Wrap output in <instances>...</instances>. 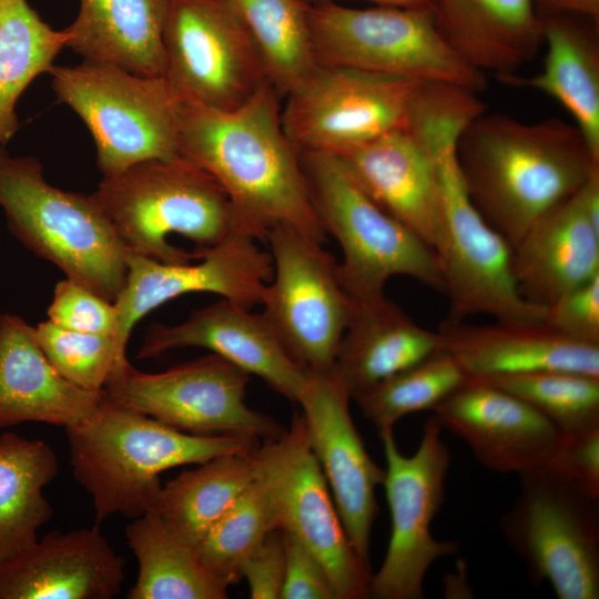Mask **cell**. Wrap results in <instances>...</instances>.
Returning a JSON list of instances; mask_svg holds the SVG:
<instances>
[{
	"instance_id": "6da1fadb",
	"label": "cell",
	"mask_w": 599,
	"mask_h": 599,
	"mask_svg": "<svg viewBox=\"0 0 599 599\" xmlns=\"http://www.w3.org/2000/svg\"><path fill=\"white\" fill-rule=\"evenodd\" d=\"M180 154L224 189L242 232L261 242L287 226L326 241L301 153L282 124L281 94L268 81L232 110L183 99Z\"/></svg>"
},
{
	"instance_id": "7a4b0ae2",
	"label": "cell",
	"mask_w": 599,
	"mask_h": 599,
	"mask_svg": "<svg viewBox=\"0 0 599 599\" xmlns=\"http://www.w3.org/2000/svg\"><path fill=\"white\" fill-rule=\"evenodd\" d=\"M456 160L471 203L512 247L599 171V159L573 123L524 122L486 111L459 133Z\"/></svg>"
},
{
	"instance_id": "3957f363",
	"label": "cell",
	"mask_w": 599,
	"mask_h": 599,
	"mask_svg": "<svg viewBox=\"0 0 599 599\" xmlns=\"http://www.w3.org/2000/svg\"><path fill=\"white\" fill-rule=\"evenodd\" d=\"M65 433L73 476L90 495L99 526L114 515L133 519L149 511L167 469L260 447L254 436L182 432L105 398Z\"/></svg>"
},
{
	"instance_id": "277c9868",
	"label": "cell",
	"mask_w": 599,
	"mask_h": 599,
	"mask_svg": "<svg viewBox=\"0 0 599 599\" xmlns=\"http://www.w3.org/2000/svg\"><path fill=\"white\" fill-rule=\"evenodd\" d=\"M128 253L162 263H186L240 231L224 189L184 158L153 159L102 176L90 194Z\"/></svg>"
},
{
	"instance_id": "5b68a950",
	"label": "cell",
	"mask_w": 599,
	"mask_h": 599,
	"mask_svg": "<svg viewBox=\"0 0 599 599\" xmlns=\"http://www.w3.org/2000/svg\"><path fill=\"white\" fill-rule=\"evenodd\" d=\"M0 207L9 231L29 251L116 301L126 283L128 251L90 194L51 185L37 158L0 146Z\"/></svg>"
},
{
	"instance_id": "8992f818",
	"label": "cell",
	"mask_w": 599,
	"mask_h": 599,
	"mask_svg": "<svg viewBox=\"0 0 599 599\" xmlns=\"http://www.w3.org/2000/svg\"><path fill=\"white\" fill-rule=\"evenodd\" d=\"M301 160L319 221L342 250L337 277L355 302L384 296L385 285L394 276L445 292L437 253L386 212L339 156L301 152Z\"/></svg>"
},
{
	"instance_id": "52a82bcc",
	"label": "cell",
	"mask_w": 599,
	"mask_h": 599,
	"mask_svg": "<svg viewBox=\"0 0 599 599\" xmlns=\"http://www.w3.org/2000/svg\"><path fill=\"white\" fill-rule=\"evenodd\" d=\"M52 90L87 125L102 176L180 155L183 98L164 77L83 60L53 65Z\"/></svg>"
},
{
	"instance_id": "ba28073f",
	"label": "cell",
	"mask_w": 599,
	"mask_h": 599,
	"mask_svg": "<svg viewBox=\"0 0 599 599\" xmlns=\"http://www.w3.org/2000/svg\"><path fill=\"white\" fill-rule=\"evenodd\" d=\"M464 123L444 119L429 129L441 191L445 241L439 258L449 319L488 315L499 322H541L546 307L527 301L512 270V246L479 214L464 186L456 142Z\"/></svg>"
},
{
	"instance_id": "9c48e42d",
	"label": "cell",
	"mask_w": 599,
	"mask_h": 599,
	"mask_svg": "<svg viewBox=\"0 0 599 599\" xmlns=\"http://www.w3.org/2000/svg\"><path fill=\"white\" fill-rule=\"evenodd\" d=\"M519 493L500 518L506 544L531 582L559 599L599 598V497L548 465L519 475Z\"/></svg>"
},
{
	"instance_id": "30bf717a",
	"label": "cell",
	"mask_w": 599,
	"mask_h": 599,
	"mask_svg": "<svg viewBox=\"0 0 599 599\" xmlns=\"http://www.w3.org/2000/svg\"><path fill=\"white\" fill-rule=\"evenodd\" d=\"M309 20L319 65L445 82L476 93L487 87L486 75L447 45L427 9H357L324 0L311 6Z\"/></svg>"
},
{
	"instance_id": "8fae6325",
	"label": "cell",
	"mask_w": 599,
	"mask_h": 599,
	"mask_svg": "<svg viewBox=\"0 0 599 599\" xmlns=\"http://www.w3.org/2000/svg\"><path fill=\"white\" fill-rule=\"evenodd\" d=\"M434 415L423 426L412 456L398 449L393 429L379 433L386 459L385 487L392 531L384 561L370 581V598L423 599L430 566L458 551L454 541L437 540L430 524L445 500L450 451Z\"/></svg>"
},
{
	"instance_id": "7c38bea8",
	"label": "cell",
	"mask_w": 599,
	"mask_h": 599,
	"mask_svg": "<svg viewBox=\"0 0 599 599\" xmlns=\"http://www.w3.org/2000/svg\"><path fill=\"white\" fill-rule=\"evenodd\" d=\"M273 274L262 314L290 355L307 372L331 370L356 302L336 274L323 243L287 226L265 237Z\"/></svg>"
},
{
	"instance_id": "4fadbf2b",
	"label": "cell",
	"mask_w": 599,
	"mask_h": 599,
	"mask_svg": "<svg viewBox=\"0 0 599 599\" xmlns=\"http://www.w3.org/2000/svg\"><path fill=\"white\" fill-rule=\"evenodd\" d=\"M250 374L211 353L159 373L118 366L104 398L175 429L200 435L242 434L275 439L285 429L245 404Z\"/></svg>"
},
{
	"instance_id": "5bb4252c",
	"label": "cell",
	"mask_w": 599,
	"mask_h": 599,
	"mask_svg": "<svg viewBox=\"0 0 599 599\" xmlns=\"http://www.w3.org/2000/svg\"><path fill=\"white\" fill-rule=\"evenodd\" d=\"M420 82L318 65L285 95L282 124L300 153L342 155L404 128Z\"/></svg>"
},
{
	"instance_id": "9a60e30c",
	"label": "cell",
	"mask_w": 599,
	"mask_h": 599,
	"mask_svg": "<svg viewBox=\"0 0 599 599\" xmlns=\"http://www.w3.org/2000/svg\"><path fill=\"white\" fill-rule=\"evenodd\" d=\"M164 77L183 99L232 110L267 80L258 52L226 0H169Z\"/></svg>"
},
{
	"instance_id": "2e32d148",
	"label": "cell",
	"mask_w": 599,
	"mask_h": 599,
	"mask_svg": "<svg viewBox=\"0 0 599 599\" xmlns=\"http://www.w3.org/2000/svg\"><path fill=\"white\" fill-rule=\"evenodd\" d=\"M258 242L234 231L210 248L195 250L201 253L197 263H162L128 253L126 283L114 302L119 314L114 341L120 353L126 356L132 329L144 315L181 295L205 292L250 309L261 305L273 264Z\"/></svg>"
},
{
	"instance_id": "e0dca14e",
	"label": "cell",
	"mask_w": 599,
	"mask_h": 599,
	"mask_svg": "<svg viewBox=\"0 0 599 599\" xmlns=\"http://www.w3.org/2000/svg\"><path fill=\"white\" fill-rule=\"evenodd\" d=\"M275 476L278 528L295 535L323 564L336 599L370 598V565L353 547L327 481L309 447L303 415L268 439Z\"/></svg>"
},
{
	"instance_id": "ac0fdd59",
	"label": "cell",
	"mask_w": 599,
	"mask_h": 599,
	"mask_svg": "<svg viewBox=\"0 0 599 599\" xmlns=\"http://www.w3.org/2000/svg\"><path fill=\"white\" fill-rule=\"evenodd\" d=\"M352 397L333 370L308 372L297 403L307 440L318 461L345 531L364 561L378 514L375 490L385 469L368 455L351 413Z\"/></svg>"
},
{
	"instance_id": "d6986e66",
	"label": "cell",
	"mask_w": 599,
	"mask_h": 599,
	"mask_svg": "<svg viewBox=\"0 0 599 599\" xmlns=\"http://www.w3.org/2000/svg\"><path fill=\"white\" fill-rule=\"evenodd\" d=\"M443 428L463 439L484 467L517 474L550 458L559 429L516 395L479 378L467 379L434 409Z\"/></svg>"
},
{
	"instance_id": "ffe728a7",
	"label": "cell",
	"mask_w": 599,
	"mask_h": 599,
	"mask_svg": "<svg viewBox=\"0 0 599 599\" xmlns=\"http://www.w3.org/2000/svg\"><path fill=\"white\" fill-rule=\"evenodd\" d=\"M183 347L211 351L262 378L272 389L297 403L308 372L286 351L262 313L221 298L174 325L153 323L136 353L156 358Z\"/></svg>"
},
{
	"instance_id": "44dd1931",
	"label": "cell",
	"mask_w": 599,
	"mask_h": 599,
	"mask_svg": "<svg viewBox=\"0 0 599 599\" xmlns=\"http://www.w3.org/2000/svg\"><path fill=\"white\" fill-rule=\"evenodd\" d=\"M363 189L439 256L445 221L437 160L414 123L337 155Z\"/></svg>"
},
{
	"instance_id": "7402d4cb",
	"label": "cell",
	"mask_w": 599,
	"mask_h": 599,
	"mask_svg": "<svg viewBox=\"0 0 599 599\" xmlns=\"http://www.w3.org/2000/svg\"><path fill=\"white\" fill-rule=\"evenodd\" d=\"M124 569L99 525L53 530L0 565V599H112Z\"/></svg>"
},
{
	"instance_id": "603a6c76",
	"label": "cell",
	"mask_w": 599,
	"mask_h": 599,
	"mask_svg": "<svg viewBox=\"0 0 599 599\" xmlns=\"http://www.w3.org/2000/svg\"><path fill=\"white\" fill-rule=\"evenodd\" d=\"M440 351L467 377L567 370L599 377V345L571 339L541 322L471 325L447 318L437 331Z\"/></svg>"
},
{
	"instance_id": "cb8c5ba5",
	"label": "cell",
	"mask_w": 599,
	"mask_h": 599,
	"mask_svg": "<svg viewBox=\"0 0 599 599\" xmlns=\"http://www.w3.org/2000/svg\"><path fill=\"white\" fill-rule=\"evenodd\" d=\"M103 398V392L80 388L58 373L33 326L0 314V428L26 422L68 428L91 417Z\"/></svg>"
},
{
	"instance_id": "d4e9b609",
	"label": "cell",
	"mask_w": 599,
	"mask_h": 599,
	"mask_svg": "<svg viewBox=\"0 0 599 599\" xmlns=\"http://www.w3.org/2000/svg\"><path fill=\"white\" fill-rule=\"evenodd\" d=\"M427 10L465 63L507 83L542 43L536 0H427Z\"/></svg>"
},
{
	"instance_id": "484cf974",
	"label": "cell",
	"mask_w": 599,
	"mask_h": 599,
	"mask_svg": "<svg viewBox=\"0 0 599 599\" xmlns=\"http://www.w3.org/2000/svg\"><path fill=\"white\" fill-rule=\"evenodd\" d=\"M512 270L520 294L542 307L599 275V225L588 214L581 187L512 247Z\"/></svg>"
},
{
	"instance_id": "4316f807",
	"label": "cell",
	"mask_w": 599,
	"mask_h": 599,
	"mask_svg": "<svg viewBox=\"0 0 599 599\" xmlns=\"http://www.w3.org/2000/svg\"><path fill=\"white\" fill-rule=\"evenodd\" d=\"M440 351V336L417 325L384 296L356 302L333 373L355 395Z\"/></svg>"
},
{
	"instance_id": "83f0119b",
	"label": "cell",
	"mask_w": 599,
	"mask_h": 599,
	"mask_svg": "<svg viewBox=\"0 0 599 599\" xmlns=\"http://www.w3.org/2000/svg\"><path fill=\"white\" fill-rule=\"evenodd\" d=\"M539 17L547 49L544 68L509 84L529 87L561 103L599 159V21L564 12Z\"/></svg>"
},
{
	"instance_id": "f1b7e54d",
	"label": "cell",
	"mask_w": 599,
	"mask_h": 599,
	"mask_svg": "<svg viewBox=\"0 0 599 599\" xmlns=\"http://www.w3.org/2000/svg\"><path fill=\"white\" fill-rule=\"evenodd\" d=\"M169 0H80L64 29L65 47L83 60L134 74H164L163 28Z\"/></svg>"
},
{
	"instance_id": "f546056e",
	"label": "cell",
	"mask_w": 599,
	"mask_h": 599,
	"mask_svg": "<svg viewBox=\"0 0 599 599\" xmlns=\"http://www.w3.org/2000/svg\"><path fill=\"white\" fill-rule=\"evenodd\" d=\"M263 461V446L211 458L161 486L149 511L195 547L256 478Z\"/></svg>"
},
{
	"instance_id": "4dcf8cb0",
	"label": "cell",
	"mask_w": 599,
	"mask_h": 599,
	"mask_svg": "<svg viewBox=\"0 0 599 599\" xmlns=\"http://www.w3.org/2000/svg\"><path fill=\"white\" fill-rule=\"evenodd\" d=\"M59 473L52 447L16 433L0 436V565L38 540V530L52 517L43 488Z\"/></svg>"
},
{
	"instance_id": "1f68e13d",
	"label": "cell",
	"mask_w": 599,
	"mask_h": 599,
	"mask_svg": "<svg viewBox=\"0 0 599 599\" xmlns=\"http://www.w3.org/2000/svg\"><path fill=\"white\" fill-rule=\"evenodd\" d=\"M139 573L128 599H224L227 588L202 564L194 546L146 511L125 527Z\"/></svg>"
},
{
	"instance_id": "d6a6232c",
	"label": "cell",
	"mask_w": 599,
	"mask_h": 599,
	"mask_svg": "<svg viewBox=\"0 0 599 599\" xmlns=\"http://www.w3.org/2000/svg\"><path fill=\"white\" fill-rule=\"evenodd\" d=\"M245 26L266 78L286 95L319 65L307 0H226Z\"/></svg>"
},
{
	"instance_id": "836d02e7",
	"label": "cell",
	"mask_w": 599,
	"mask_h": 599,
	"mask_svg": "<svg viewBox=\"0 0 599 599\" xmlns=\"http://www.w3.org/2000/svg\"><path fill=\"white\" fill-rule=\"evenodd\" d=\"M65 42V31L52 29L27 0H0V146L19 129V98L37 77L50 72Z\"/></svg>"
},
{
	"instance_id": "e575fe53",
	"label": "cell",
	"mask_w": 599,
	"mask_h": 599,
	"mask_svg": "<svg viewBox=\"0 0 599 599\" xmlns=\"http://www.w3.org/2000/svg\"><path fill=\"white\" fill-rule=\"evenodd\" d=\"M260 474L195 546L204 567L226 587L241 579V565L278 528L275 476L267 441Z\"/></svg>"
},
{
	"instance_id": "d590c367",
	"label": "cell",
	"mask_w": 599,
	"mask_h": 599,
	"mask_svg": "<svg viewBox=\"0 0 599 599\" xmlns=\"http://www.w3.org/2000/svg\"><path fill=\"white\" fill-rule=\"evenodd\" d=\"M467 375L447 353L438 351L355 395L363 415L378 434L393 429L404 416L434 409Z\"/></svg>"
},
{
	"instance_id": "8d00e7d4",
	"label": "cell",
	"mask_w": 599,
	"mask_h": 599,
	"mask_svg": "<svg viewBox=\"0 0 599 599\" xmlns=\"http://www.w3.org/2000/svg\"><path fill=\"white\" fill-rule=\"evenodd\" d=\"M474 378L525 400L560 433L599 425V377L567 370H538Z\"/></svg>"
},
{
	"instance_id": "74e56055",
	"label": "cell",
	"mask_w": 599,
	"mask_h": 599,
	"mask_svg": "<svg viewBox=\"0 0 599 599\" xmlns=\"http://www.w3.org/2000/svg\"><path fill=\"white\" fill-rule=\"evenodd\" d=\"M33 328L58 373L85 390L102 393L115 368L128 361L111 336L64 329L48 319Z\"/></svg>"
},
{
	"instance_id": "f35d334b",
	"label": "cell",
	"mask_w": 599,
	"mask_h": 599,
	"mask_svg": "<svg viewBox=\"0 0 599 599\" xmlns=\"http://www.w3.org/2000/svg\"><path fill=\"white\" fill-rule=\"evenodd\" d=\"M47 314L48 321L69 331L113 338L118 331L119 314L114 302L68 277L55 284Z\"/></svg>"
},
{
	"instance_id": "ab89813d",
	"label": "cell",
	"mask_w": 599,
	"mask_h": 599,
	"mask_svg": "<svg viewBox=\"0 0 599 599\" xmlns=\"http://www.w3.org/2000/svg\"><path fill=\"white\" fill-rule=\"evenodd\" d=\"M544 322L571 339L599 345V275L546 306Z\"/></svg>"
},
{
	"instance_id": "60d3db41",
	"label": "cell",
	"mask_w": 599,
	"mask_h": 599,
	"mask_svg": "<svg viewBox=\"0 0 599 599\" xmlns=\"http://www.w3.org/2000/svg\"><path fill=\"white\" fill-rule=\"evenodd\" d=\"M546 465L578 488L599 497V425L560 433Z\"/></svg>"
},
{
	"instance_id": "b9f144b4",
	"label": "cell",
	"mask_w": 599,
	"mask_h": 599,
	"mask_svg": "<svg viewBox=\"0 0 599 599\" xmlns=\"http://www.w3.org/2000/svg\"><path fill=\"white\" fill-rule=\"evenodd\" d=\"M285 573L281 599H336L329 577L317 557L292 532L281 529Z\"/></svg>"
},
{
	"instance_id": "7bdbcfd3",
	"label": "cell",
	"mask_w": 599,
	"mask_h": 599,
	"mask_svg": "<svg viewBox=\"0 0 599 599\" xmlns=\"http://www.w3.org/2000/svg\"><path fill=\"white\" fill-rule=\"evenodd\" d=\"M252 599H277L284 583L285 556L281 529L271 531L241 565Z\"/></svg>"
},
{
	"instance_id": "ee69618b",
	"label": "cell",
	"mask_w": 599,
	"mask_h": 599,
	"mask_svg": "<svg viewBox=\"0 0 599 599\" xmlns=\"http://www.w3.org/2000/svg\"><path fill=\"white\" fill-rule=\"evenodd\" d=\"M538 12H564L599 21V0H536Z\"/></svg>"
},
{
	"instance_id": "f6af8a7d",
	"label": "cell",
	"mask_w": 599,
	"mask_h": 599,
	"mask_svg": "<svg viewBox=\"0 0 599 599\" xmlns=\"http://www.w3.org/2000/svg\"><path fill=\"white\" fill-rule=\"evenodd\" d=\"M324 0H311V2ZM380 7H395L408 9H427V0H368Z\"/></svg>"
},
{
	"instance_id": "bcb514c9",
	"label": "cell",
	"mask_w": 599,
	"mask_h": 599,
	"mask_svg": "<svg viewBox=\"0 0 599 599\" xmlns=\"http://www.w3.org/2000/svg\"><path fill=\"white\" fill-rule=\"evenodd\" d=\"M307 1H309V2H311V0H307Z\"/></svg>"
}]
</instances>
